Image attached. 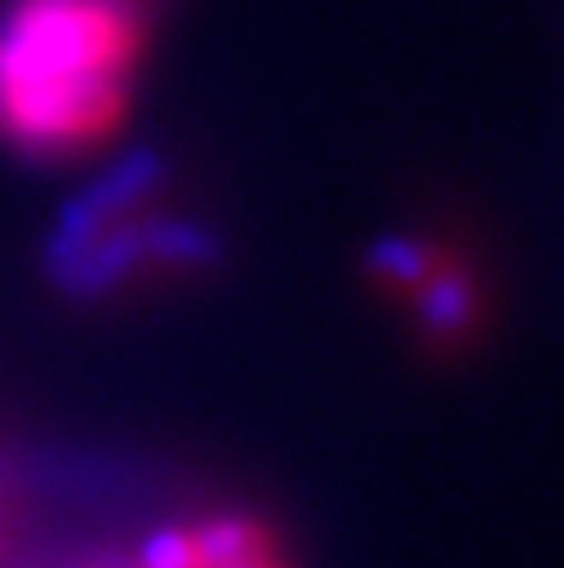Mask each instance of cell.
<instances>
[{
    "label": "cell",
    "mask_w": 564,
    "mask_h": 568,
    "mask_svg": "<svg viewBox=\"0 0 564 568\" xmlns=\"http://www.w3.org/2000/svg\"><path fill=\"white\" fill-rule=\"evenodd\" d=\"M140 55L135 0H16L0 16V140L66 160L115 130Z\"/></svg>",
    "instance_id": "6da1fadb"
},
{
    "label": "cell",
    "mask_w": 564,
    "mask_h": 568,
    "mask_svg": "<svg viewBox=\"0 0 564 568\" xmlns=\"http://www.w3.org/2000/svg\"><path fill=\"white\" fill-rule=\"evenodd\" d=\"M410 300H415V310H420L425 339L445 354L460 349L480 324V280L470 275V265H460V260H450V255L440 260V270L420 284Z\"/></svg>",
    "instance_id": "7a4b0ae2"
},
{
    "label": "cell",
    "mask_w": 564,
    "mask_h": 568,
    "mask_svg": "<svg viewBox=\"0 0 564 568\" xmlns=\"http://www.w3.org/2000/svg\"><path fill=\"white\" fill-rule=\"evenodd\" d=\"M445 250L430 235H410V230H390V235H375L365 250V270L380 290L390 294H415L420 284L440 270Z\"/></svg>",
    "instance_id": "3957f363"
},
{
    "label": "cell",
    "mask_w": 564,
    "mask_h": 568,
    "mask_svg": "<svg viewBox=\"0 0 564 568\" xmlns=\"http://www.w3.org/2000/svg\"><path fill=\"white\" fill-rule=\"evenodd\" d=\"M140 240H145V265H165V270L220 265V240L210 230L190 225V220H140Z\"/></svg>",
    "instance_id": "277c9868"
},
{
    "label": "cell",
    "mask_w": 564,
    "mask_h": 568,
    "mask_svg": "<svg viewBox=\"0 0 564 568\" xmlns=\"http://www.w3.org/2000/svg\"><path fill=\"white\" fill-rule=\"evenodd\" d=\"M190 544H195L200 568H230V564H245L255 554H265L270 534H265V524L245 519V514H215L200 529H190Z\"/></svg>",
    "instance_id": "5b68a950"
},
{
    "label": "cell",
    "mask_w": 564,
    "mask_h": 568,
    "mask_svg": "<svg viewBox=\"0 0 564 568\" xmlns=\"http://www.w3.org/2000/svg\"><path fill=\"white\" fill-rule=\"evenodd\" d=\"M140 568H200L190 529H160L140 544Z\"/></svg>",
    "instance_id": "8992f818"
},
{
    "label": "cell",
    "mask_w": 564,
    "mask_h": 568,
    "mask_svg": "<svg viewBox=\"0 0 564 568\" xmlns=\"http://www.w3.org/2000/svg\"><path fill=\"white\" fill-rule=\"evenodd\" d=\"M230 568H285L275 559V549H265V554H255V559H245V564H230Z\"/></svg>",
    "instance_id": "52a82bcc"
}]
</instances>
